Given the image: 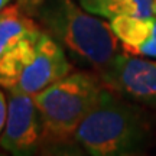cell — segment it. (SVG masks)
Listing matches in <instances>:
<instances>
[{
	"mask_svg": "<svg viewBox=\"0 0 156 156\" xmlns=\"http://www.w3.org/2000/svg\"><path fill=\"white\" fill-rule=\"evenodd\" d=\"M73 58L101 74L120 52L112 25L74 0H41L29 13Z\"/></svg>",
	"mask_w": 156,
	"mask_h": 156,
	"instance_id": "6da1fadb",
	"label": "cell"
},
{
	"mask_svg": "<svg viewBox=\"0 0 156 156\" xmlns=\"http://www.w3.org/2000/svg\"><path fill=\"white\" fill-rule=\"evenodd\" d=\"M74 139L93 156L134 155L143 151L151 139V123L140 107L124 101L104 85Z\"/></svg>",
	"mask_w": 156,
	"mask_h": 156,
	"instance_id": "7a4b0ae2",
	"label": "cell"
},
{
	"mask_svg": "<svg viewBox=\"0 0 156 156\" xmlns=\"http://www.w3.org/2000/svg\"><path fill=\"white\" fill-rule=\"evenodd\" d=\"M104 84L93 73H69L34 94L44 136L54 140L74 137L80 123L91 112Z\"/></svg>",
	"mask_w": 156,
	"mask_h": 156,
	"instance_id": "3957f363",
	"label": "cell"
},
{
	"mask_svg": "<svg viewBox=\"0 0 156 156\" xmlns=\"http://www.w3.org/2000/svg\"><path fill=\"white\" fill-rule=\"evenodd\" d=\"M107 88L122 97L156 107V59L119 52L100 74Z\"/></svg>",
	"mask_w": 156,
	"mask_h": 156,
	"instance_id": "277c9868",
	"label": "cell"
},
{
	"mask_svg": "<svg viewBox=\"0 0 156 156\" xmlns=\"http://www.w3.org/2000/svg\"><path fill=\"white\" fill-rule=\"evenodd\" d=\"M7 91V117L0 146L13 155H29L36 149L44 134L34 94L13 88Z\"/></svg>",
	"mask_w": 156,
	"mask_h": 156,
	"instance_id": "5b68a950",
	"label": "cell"
},
{
	"mask_svg": "<svg viewBox=\"0 0 156 156\" xmlns=\"http://www.w3.org/2000/svg\"><path fill=\"white\" fill-rule=\"evenodd\" d=\"M71 68L73 67L68 61L65 49L41 28L34 56L23 68L17 83L12 88L28 94H36L48 85L68 75L71 73Z\"/></svg>",
	"mask_w": 156,
	"mask_h": 156,
	"instance_id": "8992f818",
	"label": "cell"
},
{
	"mask_svg": "<svg viewBox=\"0 0 156 156\" xmlns=\"http://www.w3.org/2000/svg\"><path fill=\"white\" fill-rule=\"evenodd\" d=\"M124 52L156 58V16H119L110 20Z\"/></svg>",
	"mask_w": 156,
	"mask_h": 156,
	"instance_id": "52a82bcc",
	"label": "cell"
},
{
	"mask_svg": "<svg viewBox=\"0 0 156 156\" xmlns=\"http://www.w3.org/2000/svg\"><path fill=\"white\" fill-rule=\"evenodd\" d=\"M36 28V20L17 5L3 9L0 12V58Z\"/></svg>",
	"mask_w": 156,
	"mask_h": 156,
	"instance_id": "ba28073f",
	"label": "cell"
},
{
	"mask_svg": "<svg viewBox=\"0 0 156 156\" xmlns=\"http://www.w3.org/2000/svg\"><path fill=\"white\" fill-rule=\"evenodd\" d=\"M78 3L87 12L107 20L119 16L153 15V0H78Z\"/></svg>",
	"mask_w": 156,
	"mask_h": 156,
	"instance_id": "9c48e42d",
	"label": "cell"
},
{
	"mask_svg": "<svg viewBox=\"0 0 156 156\" xmlns=\"http://www.w3.org/2000/svg\"><path fill=\"white\" fill-rule=\"evenodd\" d=\"M6 117H7V98H6L5 93L0 88V133L5 129Z\"/></svg>",
	"mask_w": 156,
	"mask_h": 156,
	"instance_id": "30bf717a",
	"label": "cell"
},
{
	"mask_svg": "<svg viewBox=\"0 0 156 156\" xmlns=\"http://www.w3.org/2000/svg\"><path fill=\"white\" fill-rule=\"evenodd\" d=\"M12 0H0V12L3 10V9H6L7 6H9V3H10Z\"/></svg>",
	"mask_w": 156,
	"mask_h": 156,
	"instance_id": "8fae6325",
	"label": "cell"
},
{
	"mask_svg": "<svg viewBox=\"0 0 156 156\" xmlns=\"http://www.w3.org/2000/svg\"><path fill=\"white\" fill-rule=\"evenodd\" d=\"M152 12H153V15L156 16V0H153V3H152Z\"/></svg>",
	"mask_w": 156,
	"mask_h": 156,
	"instance_id": "7c38bea8",
	"label": "cell"
}]
</instances>
